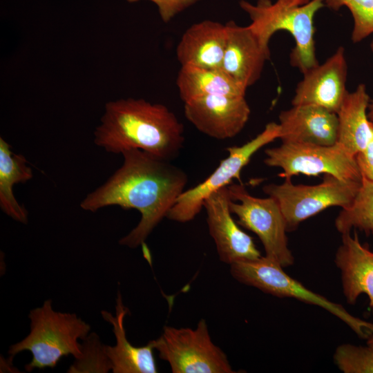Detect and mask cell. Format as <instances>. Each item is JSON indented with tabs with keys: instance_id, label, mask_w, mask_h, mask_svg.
Returning a JSON list of instances; mask_svg holds the SVG:
<instances>
[{
	"instance_id": "obj_1",
	"label": "cell",
	"mask_w": 373,
	"mask_h": 373,
	"mask_svg": "<svg viewBox=\"0 0 373 373\" xmlns=\"http://www.w3.org/2000/svg\"><path fill=\"white\" fill-rule=\"evenodd\" d=\"M122 166L81 202L82 209L97 211L107 206L137 209L138 224L119 244L129 248L143 245L155 227L166 216L184 191L186 173L170 161L137 149L121 153Z\"/></svg>"
},
{
	"instance_id": "obj_2",
	"label": "cell",
	"mask_w": 373,
	"mask_h": 373,
	"mask_svg": "<svg viewBox=\"0 0 373 373\" xmlns=\"http://www.w3.org/2000/svg\"><path fill=\"white\" fill-rule=\"evenodd\" d=\"M94 142L111 153L137 149L171 161L183 147L184 126L162 104L120 99L106 103Z\"/></svg>"
},
{
	"instance_id": "obj_3",
	"label": "cell",
	"mask_w": 373,
	"mask_h": 373,
	"mask_svg": "<svg viewBox=\"0 0 373 373\" xmlns=\"http://www.w3.org/2000/svg\"><path fill=\"white\" fill-rule=\"evenodd\" d=\"M30 332L8 350L11 357L29 351L32 360L24 367L28 372L34 369L55 367L63 356H82V344L90 331V326L75 314L55 311L51 299L42 306L30 311Z\"/></svg>"
},
{
	"instance_id": "obj_4",
	"label": "cell",
	"mask_w": 373,
	"mask_h": 373,
	"mask_svg": "<svg viewBox=\"0 0 373 373\" xmlns=\"http://www.w3.org/2000/svg\"><path fill=\"white\" fill-rule=\"evenodd\" d=\"M240 8L249 16L251 27L260 41L269 47L271 37L279 30L289 32L295 47L290 54V64L303 74L318 64L316 57L315 27L316 12L324 7L325 0H310L295 5L294 0H258L256 4L242 0Z\"/></svg>"
},
{
	"instance_id": "obj_5",
	"label": "cell",
	"mask_w": 373,
	"mask_h": 373,
	"mask_svg": "<svg viewBox=\"0 0 373 373\" xmlns=\"http://www.w3.org/2000/svg\"><path fill=\"white\" fill-rule=\"evenodd\" d=\"M230 274L239 283L266 294L292 298L322 307L344 322L361 338H367L373 334V323L352 315L341 305L307 289L287 274L279 264L266 256L234 262L230 265Z\"/></svg>"
},
{
	"instance_id": "obj_6",
	"label": "cell",
	"mask_w": 373,
	"mask_h": 373,
	"mask_svg": "<svg viewBox=\"0 0 373 373\" xmlns=\"http://www.w3.org/2000/svg\"><path fill=\"white\" fill-rule=\"evenodd\" d=\"M361 183L324 174L318 184L295 185L291 180L285 179L280 184L265 185L262 191L277 202L285 218L287 231L290 232L303 221L330 207H350Z\"/></svg>"
},
{
	"instance_id": "obj_7",
	"label": "cell",
	"mask_w": 373,
	"mask_h": 373,
	"mask_svg": "<svg viewBox=\"0 0 373 373\" xmlns=\"http://www.w3.org/2000/svg\"><path fill=\"white\" fill-rule=\"evenodd\" d=\"M149 342L173 373L235 372L226 354L212 341L203 318L195 329L165 325L162 334Z\"/></svg>"
},
{
	"instance_id": "obj_8",
	"label": "cell",
	"mask_w": 373,
	"mask_h": 373,
	"mask_svg": "<svg viewBox=\"0 0 373 373\" xmlns=\"http://www.w3.org/2000/svg\"><path fill=\"white\" fill-rule=\"evenodd\" d=\"M227 187L231 198V213L237 216L238 224L258 236L265 256L283 268L292 265L294 258L288 247L286 223L277 202L269 196L251 195L242 184H229Z\"/></svg>"
},
{
	"instance_id": "obj_9",
	"label": "cell",
	"mask_w": 373,
	"mask_h": 373,
	"mask_svg": "<svg viewBox=\"0 0 373 373\" xmlns=\"http://www.w3.org/2000/svg\"><path fill=\"white\" fill-rule=\"evenodd\" d=\"M265 164L282 169L283 172L279 176L285 179L291 180L300 173L307 176L323 173L344 180L362 181L354 156L338 143L331 146L282 143L265 149Z\"/></svg>"
},
{
	"instance_id": "obj_10",
	"label": "cell",
	"mask_w": 373,
	"mask_h": 373,
	"mask_svg": "<svg viewBox=\"0 0 373 373\" xmlns=\"http://www.w3.org/2000/svg\"><path fill=\"white\" fill-rule=\"evenodd\" d=\"M279 130L278 124L270 122L260 133L245 144L227 147L228 156L203 182L182 192L166 218L181 223L193 220L212 193L230 184L233 179L240 180V172L251 157L262 147L278 138Z\"/></svg>"
},
{
	"instance_id": "obj_11",
	"label": "cell",
	"mask_w": 373,
	"mask_h": 373,
	"mask_svg": "<svg viewBox=\"0 0 373 373\" xmlns=\"http://www.w3.org/2000/svg\"><path fill=\"white\" fill-rule=\"evenodd\" d=\"M231 200L226 186L212 193L203 204L209 232L216 244L219 259L229 265L262 256L252 238L232 218Z\"/></svg>"
},
{
	"instance_id": "obj_12",
	"label": "cell",
	"mask_w": 373,
	"mask_h": 373,
	"mask_svg": "<svg viewBox=\"0 0 373 373\" xmlns=\"http://www.w3.org/2000/svg\"><path fill=\"white\" fill-rule=\"evenodd\" d=\"M184 113L201 133L217 140H226L242 130L251 111L245 97L209 95L184 102Z\"/></svg>"
},
{
	"instance_id": "obj_13",
	"label": "cell",
	"mask_w": 373,
	"mask_h": 373,
	"mask_svg": "<svg viewBox=\"0 0 373 373\" xmlns=\"http://www.w3.org/2000/svg\"><path fill=\"white\" fill-rule=\"evenodd\" d=\"M347 64L343 47L322 64L303 73L291 100L292 106L312 104L337 113L347 94Z\"/></svg>"
},
{
	"instance_id": "obj_14",
	"label": "cell",
	"mask_w": 373,
	"mask_h": 373,
	"mask_svg": "<svg viewBox=\"0 0 373 373\" xmlns=\"http://www.w3.org/2000/svg\"><path fill=\"white\" fill-rule=\"evenodd\" d=\"M226 24L227 42L222 69L247 89L260 78L265 63L269 59V47L265 46L250 25Z\"/></svg>"
},
{
	"instance_id": "obj_15",
	"label": "cell",
	"mask_w": 373,
	"mask_h": 373,
	"mask_svg": "<svg viewBox=\"0 0 373 373\" xmlns=\"http://www.w3.org/2000/svg\"><path fill=\"white\" fill-rule=\"evenodd\" d=\"M278 124L283 143L331 146L337 141V114L318 106H293L280 112Z\"/></svg>"
},
{
	"instance_id": "obj_16",
	"label": "cell",
	"mask_w": 373,
	"mask_h": 373,
	"mask_svg": "<svg viewBox=\"0 0 373 373\" xmlns=\"http://www.w3.org/2000/svg\"><path fill=\"white\" fill-rule=\"evenodd\" d=\"M334 262L341 276L343 292L346 301L354 305L361 294H366L373 307V251L362 245L355 230L342 234V242Z\"/></svg>"
},
{
	"instance_id": "obj_17",
	"label": "cell",
	"mask_w": 373,
	"mask_h": 373,
	"mask_svg": "<svg viewBox=\"0 0 373 373\" xmlns=\"http://www.w3.org/2000/svg\"><path fill=\"white\" fill-rule=\"evenodd\" d=\"M128 313L119 291L116 298L115 315L105 310L101 312L102 318L112 325L116 340L115 345L105 346L111 370L113 373H156L158 370L153 354L155 350L151 343L137 347L127 339L124 318Z\"/></svg>"
},
{
	"instance_id": "obj_18",
	"label": "cell",
	"mask_w": 373,
	"mask_h": 373,
	"mask_svg": "<svg viewBox=\"0 0 373 373\" xmlns=\"http://www.w3.org/2000/svg\"><path fill=\"white\" fill-rule=\"evenodd\" d=\"M227 42L226 24L204 20L191 26L176 48L181 66L222 68Z\"/></svg>"
},
{
	"instance_id": "obj_19",
	"label": "cell",
	"mask_w": 373,
	"mask_h": 373,
	"mask_svg": "<svg viewBox=\"0 0 373 373\" xmlns=\"http://www.w3.org/2000/svg\"><path fill=\"white\" fill-rule=\"evenodd\" d=\"M370 97L363 84L348 92L337 114L338 120L336 143L353 156L363 150L370 136L367 118Z\"/></svg>"
},
{
	"instance_id": "obj_20",
	"label": "cell",
	"mask_w": 373,
	"mask_h": 373,
	"mask_svg": "<svg viewBox=\"0 0 373 373\" xmlns=\"http://www.w3.org/2000/svg\"><path fill=\"white\" fill-rule=\"evenodd\" d=\"M176 84L184 102L209 95L245 97L247 89L222 68L181 66Z\"/></svg>"
},
{
	"instance_id": "obj_21",
	"label": "cell",
	"mask_w": 373,
	"mask_h": 373,
	"mask_svg": "<svg viewBox=\"0 0 373 373\" xmlns=\"http://www.w3.org/2000/svg\"><path fill=\"white\" fill-rule=\"evenodd\" d=\"M32 176L25 157L12 152L10 144L0 137V207L7 216L23 224L28 222V212L16 200L12 188Z\"/></svg>"
},
{
	"instance_id": "obj_22",
	"label": "cell",
	"mask_w": 373,
	"mask_h": 373,
	"mask_svg": "<svg viewBox=\"0 0 373 373\" xmlns=\"http://www.w3.org/2000/svg\"><path fill=\"white\" fill-rule=\"evenodd\" d=\"M341 234L358 229L373 236V181L362 177V183L352 204L342 209L335 220Z\"/></svg>"
},
{
	"instance_id": "obj_23",
	"label": "cell",
	"mask_w": 373,
	"mask_h": 373,
	"mask_svg": "<svg viewBox=\"0 0 373 373\" xmlns=\"http://www.w3.org/2000/svg\"><path fill=\"white\" fill-rule=\"evenodd\" d=\"M329 9L338 10L346 6L353 17L352 41L361 42L373 34V0H325Z\"/></svg>"
},
{
	"instance_id": "obj_24",
	"label": "cell",
	"mask_w": 373,
	"mask_h": 373,
	"mask_svg": "<svg viewBox=\"0 0 373 373\" xmlns=\"http://www.w3.org/2000/svg\"><path fill=\"white\" fill-rule=\"evenodd\" d=\"M82 343V356L75 359L68 372H108L111 365L106 355L105 346L95 333L89 334Z\"/></svg>"
},
{
	"instance_id": "obj_25",
	"label": "cell",
	"mask_w": 373,
	"mask_h": 373,
	"mask_svg": "<svg viewBox=\"0 0 373 373\" xmlns=\"http://www.w3.org/2000/svg\"><path fill=\"white\" fill-rule=\"evenodd\" d=\"M334 361L344 373H373V347L342 344L335 350Z\"/></svg>"
},
{
	"instance_id": "obj_26",
	"label": "cell",
	"mask_w": 373,
	"mask_h": 373,
	"mask_svg": "<svg viewBox=\"0 0 373 373\" xmlns=\"http://www.w3.org/2000/svg\"><path fill=\"white\" fill-rule=\"evenodd\" d=\"M129 3L140 0H126ZM158 8L162 20L169 22L175 16L200 0H149Z\"/></svg>"
},
{
	"instance_id": "obj_27",
	"label": "cell",
	"mask_w": 373,
	"mask_h": 373,
	"mask_svg": "<svg viewBox=\"0 0 373 373\" xmlns=\"http://www.w3.org/2000/svg\"><path fill=\"white\" fill-rule=\"evenodd\" d=\"M370 136L366 146L354 158L362 177L373 181V122L370 121Z\"/></svg>"
},
{
	"instance_id": "obj_28",
	"label": "cell",
	"mask_w": 373,
	"mask_h": 373,
	"mask_svg": "<svg viewBox=\"0 0 373 373\" xmlns=\"http://www.w3.org/2000/svg\"><path fill=\"white\" fill-rule=\"evenodd\" d=\"M368 111H367V118L369 121L373 122V100L370 102L369 106H368Z\"/></svg>"
},
{
	"instance_id": "obj_29",
	"label": "cell",
	"mask_w": 373,
	"mask_h": 373,
	"mask_svg": "<svg viewBox=\"0 0 373 373\" xmlns=\"http://www.w3.org/2000/svg\"><path fill=\"white\" fill-rule=\"evenodd\" d=\"M367 345L371 347H373V334L367 338Z\"/></svg>"
},
{
	"instance_id": "obj_30",
	"label": "cell",
	"mask_w": 373,
	"mask_h": 373,
	"mask_svg": "<svg viewBox=\"0 0 373 373\" xmlns=\"http://www.w3.org/2000/svg\"><path fill=\"white\" fill-rule=\"evenodd\" d=\"M310 0H294V3L295 5H303L305 3H307Z\"/></svg>"
},
{
	"instance_id": "obj_31",
	"label": "cell",
	"mask_w": 373,
	"mask_h": 373,
	"mask_svg": "<svg viewBox=\"0 0 373 373\" xmlns=\"http://www.w3.org/2000/svg\"><path fill=\"white\" fill-rule=\"evenodd\" d=\"M370 48H371L372 52H373V39L370 44Z\"/></svg>"
}]
</instances>
